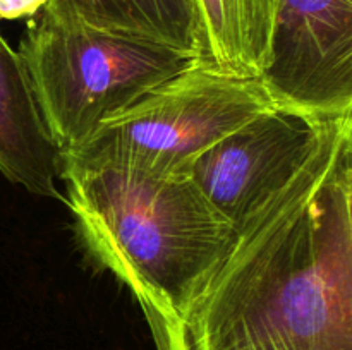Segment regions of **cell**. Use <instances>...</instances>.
Listing matches in <instances>:
<instances>
[{"label":"cell","instance_id":"6da1fadb","mask_svg":"<svg viewBox=\"0 0 352 350\" xmlns=\"http://www.w3.org/2000/svg\"><path fill=\"white\" fill-rule=\"evenodd\" d=\"M143 312L157 350H352V113L323 117L175 314Z\"/></svg>","mask_w":352,"mask_h":350},{"label":"cell","instance_id":"7a4b0ae2","mask_svg":"<svg viewBox=\"0 0 352 350\" xmlns=\"http://www.w3.org/2000/svg\"><path fill=\"white\" fill-rule=\"evenodd\" d=\"M60 177L82 246L141 309L175 314L232 233L189 177L72 161Z\"/></svg>","mask_w":352,"mask_h":350},{"label":"cell","instance_id":"3957f363","mask_svg":"<svg viewBox=\"0 0 352 350\" xmlns=\"http://www.w3.org/2000/svg\"><path fill=\"white\" fill-rule=\"evenodd\" d=\"M19 55L60 156L85 143L107 115L198 62L172 48L91 30L47 10L30 19Z\"/></svg>","mask_w":352,"mask_h":350},{"label":"cell","instance_id":"277c9868","mask_svg":"<svg viewBox=\"0 0 352 350\" xmlns=\"http://www.w3.org/2000/svg\"><path fill=\"white\" fill-rule=\"evenodd\" d=\"M275 105L256 75L195 62L129 106L107 115L60 161L117 163L188 177L203 151Z\"/></svg>","mask_w":352,"mask_h":350},{"label":"cell","instance_id":"5b68a950","mask_svg":"<svg viewBox=\"0 0 352 350\" xmlns=\"http://www.w3.org/2000/svg\"><path fill=\"white\" fill-rule=\"evenodd\" d=\"M260 79L277 105L352 113V0H280Z\"/></svg>","mask_w":352,"mask_h":350},{"label":"cell","instance_id":"8992f818","mask_svg":"<svg viewBox=\"0 0 352 350\" xmlns=\"http://www.w3.org/2000/svg\"><path fill=\"white\" fill-rule=\"evenodd\" d=\"M322 119L275 105L203 151L188 177L230 226L237 225L294 174Z\"/></svg>","mask_w":352,"mask_h":350},{"label":"cell","instance_id":"52a82bcc","mask_svg":"<svg viewBox=\"0 0 352 350\" xmlns=\"http://www.w3.org/2000/svg\"><path fill=\"white\" fill-rule=\"evenodd\" d=\"M0 172L31 194L64 199L58 192L60 154L47 132L26 65L0 34Z\"/></svg>","mask_w":352,"mask_h":350},{"label":"cell","instance_id":"ba28073f","mask_svg":"<svg viewBox=\"0 0 352 350\" xmlns=\"http://www.w3.org/2000/svg\"><path fill=\"white\" fill-rule=\"evenodd\" d=\"M280 0H192L196 60L260 78Z\"/></svg>","mask_w":352,"mask_h":350},{"label":"cell","instance_id":"9c48e42d","mask_svg":"<svg viewBox=\"0 0 352 350\" xmlns=\"http://www.w3.org/2000/svg\"><path fill=\"white\" fill-rule=\"evenodd\" d=\"M41 10L196 58L192 0H48Z\"/></svg>","mask_w":352,"mask_h":350},{"label":"cell","instance_id":"30bf717a","mask_svg":"<svg viewBox=\"0 0 352 350\" xmlns=\"http://www.w3.org/2000/svg\"><path fill=\"white\" fill-rule=\"evenodd\" d=\"M48 0H0V21L33 17L47 5Z\"/></svg>","mask_w":352,"mask_h":350}]
</instances>
